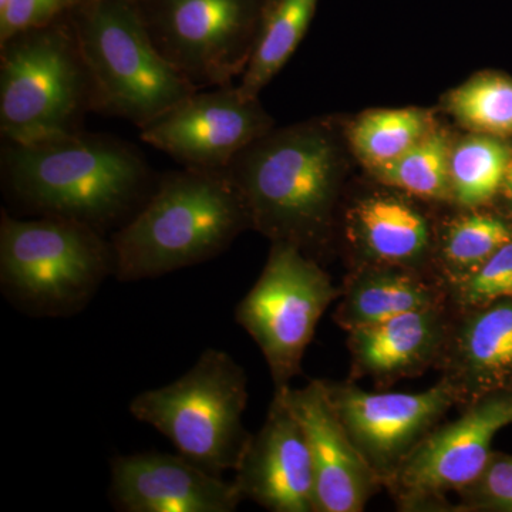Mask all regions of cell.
Instances as JSON below:
<instances>
[{
  "instance_id": "cell-29",
  "label": "cell",
  "mask_w": 512,
  "mask_h": 512,
  "mask_svg": "<svg viewBox=\"0 0 512 512\" xmlns=\"http://www.w3.org/2000/svg\"><path fill=\"white\" fill-rule=\"evenodd\" d=\"M500 197L507 202L512 212V157L508 164L507 173H505L503 188H501Z\"/></svg>"
},
{
  "instance_id": "cell-22",
  "label": "cell",
  "mask_w": 512,
  "mask_h": 512,
  "mask_svg": "<svg viewBox=\"0 0 512 512\" xmlns=\"http://www.w3.org/2000/svg\"><path fill=\"white\" fill-rule=\"evenodd\" d=\"M437 126L429 110L380 109L360 114L345 128L350 153L366 171L392 163Z\"/></svg>"
},
{
  "instance_id": "cell-1",
  "label": "cell",
  "mask_w": 512,
  "mask_h": 512,
  "mask_svg": "<svg viewBox=\"0 0 512 512\" xmlns=\"http://www.w3.org/2000/svg\"><path fill=\"white\" fill-rule=\"evenodd\" d=\"M348 151L345 130L332 120L312 119L272 128L224 173L244 195L252 229L320 261L338 227Z\"/></svg>"
},
{
  "instance_id": "cell-7",
  "label": "cell",
  "mask_w": 512,
  "mask_h": 512,
  "mask_svg": "<svg viewBox=\"0 0 512 512\" xmlns=\"http://www.w3.org/2000/svg\"><path fill=\"white\" fill-rule=\"evenodd\" d=\"M116 271L111 242L99 229L43 215L0 221V279L10 298L30 311L56 315L84 305Z\"/></svg>"
},
{
  "instance_id": "cell-9",
  "label": "cell",
  "mask_w": 512,
  "mask_h": 512,
  "mask_svg": "<svg viewBox=\"0 0 512 512\" xmlns=\"http://www.w3.org/2000/svg\"><path fill=\"white\" fill-rule=\"evenodd\" d=\"M339 296L340 286L318 259L295 245L271 242L264 271L239 302L235 319L261 349L275 392L301 375L319 320Z\"/></svg>"
},
{
  "instance_id": "cell-21",
  "label": "cell",
  "mask_w": 512,
  "mask_h": 512,
  "mask_svg": "<svg viewBox=\"0 0 512 512\" xmlns=\"http://www.w3.org/2000/svg\"><path fill=\"white\" fill-rule=\"evenodd\" d=\"M512 157L507 138L468 133L453 140L450 185L453 207L480 208L500 197Z\"/></svg>"
},
{
  "instance_id": "cell-19",
  "label": "cell",
  "mask_w": 512,
  "mask_h": 512,
  "mask_svg": "<svg viewBox=\"0 0 512 512\" xmlns=\"http://www.w3.org/2000/svg\"><path fill=\"white\" fill-rule=\"evenodd\" d=\"M448 302L447 289L427 272L400 266H352L340 286L333 320L350 332Z\"/></svg>"
},
{
  "instance_id": "cell-5",
  "label": "cell",
  "mask_w": 512,
  "mask_h": 512,
  "mask_svg": "<svg viewBox=\"0 0 512 512\" xmlns=\"http://www.w3.org/2000/svg\"><path fill=\"white\" fill-rule=\"evenodd\" d=\"M93 87L69 13L0 43V130L28 144L82 131Z\"/></svg>"
},
{
  "instance_id": "cell-28",
  "label": "cell",
  "mask_w": 512,
  "mask_h": 512,
  "mask_svg": "<svg viewBox=\"0 0 512 512\" xmlns=\"http://www.w3.org/2000/svg\"><path fill=\"white\" fill-rule=\"evenodd\" d=\"M80 0H9L0 12V43L62 19Z\"/></svg>"
},
{
  "instance_id": "cell-6",
  "label": "cell",
  "mask_w": 512,
  "mask_h": 512,
  "mask_svg": "<svg viewBox=\"0 0 512 512\" xmlns=\"http://www.w3.org/2000/svg\"><path fill=\"white\" fill-rule=\"evenodd\" d=\"M247 386L244 369L228 353L207 349L180 379L134 397L130 412L195 466L222 477L237 470L251 441L242 421Z\"/></svg>"
},
{
  "instance_id": "cell-20",
  "label": "cell",
  "mask_w": 512,
  "mask_h": 512,
  "mask_svg": "<svg viewBox=\"0 0 512 512\" xmlns=\"http://www.w3.org/2000/svg\"><path fill=\"white\" fill-rule=\"evenodd\" d=\"M511 241L512 218L507 214L491 210L490 205L457 208L437 225L431 274L448 291L476 274Z\"/></svg>"
},
{
  "instance_id": "cell-17",
  "label": "cell",
  "mask_w": 512,
  "mask_h": 512,
  "mask_svg": "<svg viewBox=\"0 0 512 512\" xmlns=\"http://www.w3.org/2000/svg\"><path fill=\"white\" fill-rule=\"evenodd\" d=\"M436 370L466 407L488 394L512 390V299L454 308Z\"/></svg>"
},
{
  "instance_id": "cell-27",
  "label": "cell",
  "mask_w": 512,
  "mask_h": 512,
  "mask_svg": "<svg viewBox=\"0 0 512 512\" xmlns=\"http://www.w3.org/2000/svg\"><path fill=\"white\" fill-rule=\"evenodd\" d=\"M456 495L454 512H512V456L493 453L481 476Z\"/></svg>"
},
{
  "instance_id": "cell-26",
  "label": "cell",
  "mask_w": 512,
  "mask_h": 512,
  "mask_svg": "<svg viewBox=\"0 0 512 512\" xmlns=\"http://www.w3.org/2000/svg\"><path fill=\"white\" fill-rule=\"evenodd\" d=\"M456 309L476 308L501 299H512V241L495 252L476 274L448 289Z\"/></svg>"
},
{
  "instance_id": "cell-3",
  "label": "cell",
  "mask_w": 512,
  "mask_h": 512,
  "mask_svg": "<svg viewBox=\"0 0 512 512\" xmlns=\"http://www.w3.org/2000/svg\"><path fill=\"white\" fill-rule=\"evenodd\" d=\"M252 229L247 201L224 171L165 174L111 239L120 281L158 278L222 254Z\"/></svg>"
},
{
  "instance_id": "cell-4",
  "label": "cell",
  "mask_w": 512,
  "mask_h": 512,
  "mask_svg": "<svg viewBox=\"0 0 512 512\" xmlns=\"http://www.w3.org/2000/svg\"><path fill=\"white\" fill-rule=\"evenodd\" d=\"M93 87V111L147 126L197 87L161 56L136 0H80L69 12Z\"/></svg>"
},
{
  "instance_id": "cell-16",
  "label": "cell",
  "mask_w": 512,
  "mask_h": 512,
  "mask_svg": "<svg viewBox=\"0 0 512 512\" xmlns=\"http://www.w3.org/2000/svg\"><path fill=\"white\" fill-rule=\"evenodd\" d=\"M111 494L127 512H232L244 501L234 481L202 470L181 454L114 458Z\"/></svg>"
},
{
  "instance_id": "cell-13",
  "label": "cell",
  "mask_w": 512,
  "mask_h": 512,
  "mask_svg": "<svg viewBox=\"0 0 512 512\" xmlns=\"http://www.w3.org/2000/svg\"><path fill=\"white\" fill-rule=\"evenodd\" d=\"M375 184L340 205L352 266H400L431 274L439 221L430 202Z\"/></svg>"
},
{
  "instance_id": "cell-12",
  "label": "cell",
  "mask_w": 512,
  "mask_h": 512,
  "mask_svg": "<svg viewBox=\"0 0 512 512\" xmlns=\"http://www.w3.org/2000/svg\"><path fill=\"white\" fill-rule=\"evenodd\" d=\"M333 409L377 477L387 480L448 410L456 393L441 379L423 392H367L356 382H328Z\"/></svg>"
},
{
  "instance_id": "cell-30",
  "label": "cell",
  "mask_w": 512,
  "mask_h": 512,
  "mask_svg": "<svg viewBox=\"0 0 512 512\" xmlns=\"http://www.w3.org/2000/svg\"><path fill=\"white\" fill-rule=\"evenodd\" d=\"M9 0H0V12H2L3 9L6 8V5H8Z\"/></svg>"
},
{
  "instance_id": "cell-31",
  "label": "cell",
  "mask_w": 512,
  "mask_h": 512,
  "mask_svg": "<svg viewBox=\"0 0 512 512\" xmlns=\"http://www.w3.org/2000/svg\"><path fill=\"white\" fill-rule=\"evenodd\" d=\"M272 2H274V0H272Z\"/></svg>"
},
{
  "instance_id": "cell-14",
  "label": "cell",
  "mask_w": 512,
  "mask_h": 512,
  "mask_svg": "<svg viewBox=\"0 0 512 512\" xmlns=\"http://www.w3.org/2000/svg\"><path fill=\"white\" fill-rule=\"evenodd\" d=\"M308 443L315 481L316 512H362L383 488L333 409L325 380L302 389L279 390Z\"/></svg>"
},
{
  "instance_id": "cell-10",
  "label": "cell",
  "mask_w": 512,
  "mask_h": 512,
  "mask_svg": "<svg viewBox=\"0 0 512 512\" xmlns=\"http://www.w3.org/2000/svg\"><path fill=\"white\" fill-rule=\"evenodd\" d=\"M512 424V390L481 397L458 419L439 424L384 481L397 510L454 512L448 494L474 483L493 456L491 444Z\"/></svg>"
},
{
  "instance_id": "cell-11",
  "label": "cell",
  "mask_w": 512,
  "mask_h": 512,
  "mask_svg": "<svg viewBox=\"0 0 512 512\" xmlns=\"http://www.w3.org/2000/svg\"><path fill=\"white\" fill-rule=\"evenodd\" d=\"M274 128L258 97L238 86L195 92L140 128L141 140L183 164L202 171H224L249 144Z\"/></svg>"
},
{
  "instance_id": "cell-24",
  "label": "cell",
  "mask_w": 512,
  "mask_h": 512,
  "mask_svg": "<svg viewBox=\"0 0 512 512\" xmlns=\"http://www.w3.org/2000/svg\"><path fill=\"white\" fill-rule=\"evenodd\" d=\"M319 0H274L238 90L256 99L291 59L311 25Z\"/></svg>"
},
{
  "instance_id": "cell-2",
  "label": "cell",
  "mask_w": 512,
  "mask_h": 512,
  "mask_svg": "<svg viewBox=\"0 0 512 512\" xmlns=\"http://www.w3.org/2000/svg\"><path fill=\"white\" fill-rule=\"evenodd\" d=\"M9 190L42 215L100 229L146 202L150 168L136 148L84 131L10 143L3 150Z\"/></svg>"
},
{
  "instance_id": "cell-23",
  "label": "cell",
  "mask_w": 512,
  "mask_h": 512,
  "mask_svg": "<svg viewBox=\"0 0 512 512\" xmlns=\"http://www.w3.org/2000/svg\"><path fill=\"white\" fill-rule=\"evenodd\" d=\"M454 138L439 124L392 163L367 171L376 183L389 185L430 204L453 205L450 154Z\"/></svg>"
},
{
  "instance_id": "cell-15",
  "label": "cell",
  "mask_w": 512,
  "mask_h": 512,
  "mask_svg": "<svg viewBox=\"0 0 512 512\" xmlns=\"http://www.w3.org/2000/svg\"><path fill=\"white\" fill-rule=\"evenodd\" d=\"M235 473L244 500L274 512H316L311 453L282 393L274 394L264 426L251 437Z\"/></svg>"
},
{
  "instance_id": "cell-25",
  "label": "cell",
  "mask_w": 512,
  "mask_h": 512,
  "mask_svg": "<svg viewBox=\"0 0 512 512\" xmlns=\"http://www.w3.org/2000/svg\"><path fill=\"white\" fill-rule=\"evenodd\" d=\"M443 109L468 133L512 137V77L481 72L444 96Z\"/></svg>"
},
{
  "instance_id": "cell-8",
  "label": "cell",
  "mask_w": 512,
  "mask_h": 512,
  "mask_svg": "<svg viewBox=\"0 0 512 512\" xmlns=\"http://www.w3.org/2000/svg\"><path fill=\"white\" fill-rule=\"evenodd\" d=\"M161 56L197 87L232 86L254 55L272 0H136Z\"/></svg>"
},
{
  "instance_id": "cell-18",
  "label": "cell",
  "mask_w": 512,
  "mask_h": 512,
  "mask_svg": "<svg viewBox=\"0 0 512 512\" xmlns=\"http://www.w3.org/2000/svg\"><path fill=\"white\" fill-rule=\"evenodd\" d=\"M453 315L448 302L350 330V382L372 379L379 389H386L436 369Z\"/></svg>"
}]
</instances>
